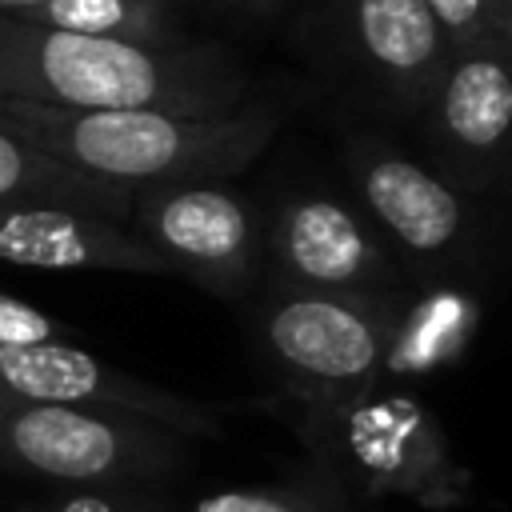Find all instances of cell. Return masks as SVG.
<instances>
[{
  "instance_id": "cell-12",
  "label": "cell",
  "mask_w": 512,
  "mask_h": 512,
  "mask_svg": "<svg viewBox=\"0 0 512 512\" xmlns=\"http://www.w3.org/2000/svg\"><path fill=\"white\" fill-rule=\"evenodd\" d=\"M360 56L404 104L424 108L452 40L428 0H352Z\"/></svg>"
},
{
  "instance_id": "cell-8",
  "label": "cell",
  "mask_w": 512,
  "mask_h": 512,
  "mask_svg": "<svg viewBox=\"0 0 512 512\" xmlns=\"http://www.w3.org/2000/svg\"><path fill=\"white\" fill-rule=\"evenodd\" d=\"M0 388L28 396V400H52L92 412H120L152 420L180 436H220V416L180 392L156 388L140 376H128L92 352H84L76 340L60 344H36V348H0Z\"/></svg>"
},
{
  "instance_id": "cell-16",
  "label": "cell",
  "mask_w": 512,
  "mask_h": 512,
  "mask_svg": "<svg viewBox=\"0 0 512 512\" xmlns=\"http://www.w3.org/2000/svg\"><path fill=\"white\" fill-rule=\"evenodd\" d=\"M348 508H352V488L344 484L340 472L320 464L284 484L208 492V496L192 500L184 512H348Z\"/></svg>"
},
{
  "instance_id": "cell-9",
  "label": "cell",
  "mask_w": 512,
  "mask_h": 512,
  "mask_svg": "<svg viewBox=\"0 0 512 512\" xmlns=\"http://www.w3.org/2000/svg\"><path fill=\"white\" fill-rule=\"evenodd\" d=\"M428 128L456 164L512 152V48L500 40L452 44L428 100Z\"/></svg>"
},
{
  "instance_id": "cell-4",
  "label": "cell",
  "mask_w": 512,
  "mask_h": 512,
  "mask_svg": "<svg viewBox=\"0 0 512 512\" xmlns=\"http://www.w3.org/2000/svg\"><path fill=\"white\" fill-rule=\"evenodd\" d=\"M0 468L64 488H164L192 468V444L140 416L0 388Z\"/></svg>"
},
{
  "instance_id": "cell-1",
  "label": "cell",
  "mask_w": 512,
  "mask_h": 512,
  "mask_svg": "<svg viewBox=\"0 0 512 512\" xmlns=\"http://www.w3.org/2000/svg\"><path fill=\"white\" fill-rule=\"evenodd\" d=\"M248 72L212 44L80 36L0 16V96L68 112L224 116L248 108Z\"/></svg>"
},
{
  "instance_id": "cell-7",
  "label": "cell",
  "mask_w": 512,
  "mask_h": 512,
  "mask_svg": "<svg viewBox=\"0 0 512 512\" xmlns=\"http://www.w3.org/2000/svg\"><path fill=\"white\" fill-rule=\"evenodd\" d=\"M264 252L284 288L396 292L400 284L396 256L376 224L328 192L284 196L268 220Z\"/></svg>"
},
{
  "instance_id": "cell-14",
  "label": "cell",
  "mask_w": 512,
  "mask_h": 512,
  "mask_svg": "<svg viewBox=\"0 0 512 512\" xmlns=\"http://www.w3.org/2000/svg\"><path fill=\"white\" fill-rule=\"evenodd\" d=\"M136 188L84 176L0 128V204H56L128 224Z\"/></svg>"
},
{
  "instance_id": "cell-11",
  "label": "cell",
  "mask_w": 512,
  "mask_h": 512,
  "mask_svg": "<svg viewBox=\"0 0 512 512\" xmlns=\"http://www.w3.org/2000/svg\"><path fill=\"white\" fill-rule=\"evenodd\" d=\"M352 172L364 212L408 256L444 260L460 248L468 208L436 172L392 148H360L352 156Z\"/></svg>"
},
{
  "instance_id": "cell-5",
  "label": "cell",
  "mask_w": 512,
  "mask_h": 512,
  "mask_svg": "<svg viewBox=\"0 0 512 512\" xmlns=\"http://www.w3.org/2000/svg\"><path fill=\"white\" fill-rule=\"evenodd\" d=\"M304 440L320 452V464L368 496H404L420 508H456L472 500V472L456 464L444 428L408 392L372 388Z\"/></svg>"
},
{
  "instance_id": "cell-19",
  "label": "cell",
  "mask_w": 512,
  "mask_h": 512,
  "mask_svg": "<svg viewBox=\"0 0 512 512\" xmlns=\"http://www.w3.org/2000/svg\"><path fill=\"white\" fill-rule=\"evenodd\" d=\"M236 4H244V8H248V12H256V16H272L284 0H236Z\"/></svg>"
},
{
  "instance_id": "cell-3",
  "label": "cell",
  "mask_w": 512,
  "mask_h": 512,
  "mask_svg": "<svg viewBox=\"0 0 512 512\" xmlns=\"http://www.w3.org/2000/svg\"><path fill=\"white\" fill-rule=\"evenodd\" d=\"M400 292H308L276 288L256 316V344L292 400V428L308 436L332 412L384 380Z\"/></svg>"
},
{
  "instance_id": "cell-2",
  "label": "cell",
  "mask_w": 512,
  "mask_h": 512,
  "mask_svg": "<svg viewBox=\"0 0 512 512\" xmlns=\"http://www.w3.org/2000/svg\"><path fill=\"white\" fill-rule=\"evenodd\" d=\"M284 108L248 104L224 116L176 112H68L0 96V128L36 152L124 188L228 180L276 136Z\"/></svg>"
},
{
  "instance_id": "cell-17",
  "label": "cell",
  "mask_w": 512,
  "mask_h": 512,
  "mask_svg": "<svg viewBox=\"0 0 512 512\" xmlns=\"http://www.w3.org/2000/svg\"><path fill=\"white\" fill-rule=\"evenodd\" d=\"M24 512H184L164 488H60Z\"/></svg>"
},
{
  "instance_id": "cell-18",
  "label": "cell",
  "mask_w": 512,
  "mask_h": 512,
  "mask_svg": "<svg viewBox=\"0 0 512 512\" xmlns=\"http://www.w3.org/2000/svg\"><path fill=\"white\" fill-rule=\"evenodd\" d=\"M60 340H76V332L60 324L52 312L12 292H0V348H36V344H60Z\"/></svg>"
},
{
  "instance_id": "cell-13",
  "label": "cell",
  "mask_w": 512,
  "mask_h": 512,
  "mask_svg": "<svg viewBox=\"0 0 512 512\" xmlns=\"http://www.w3.org/2000/svg\"><path fill=\"white\" fill-rule=\"evenodd\" d=\"M476 328H480V304L460 288H432V292L408 296L400 304V316L388 340L384 376L416 380L456 364L468 340L476 336Z\"/></svg>"
},
{
  "instance_id": "cell-6",
  "label": "cell",
  "mask_w": 512,
  "mask_h": 512,
  "mask_svg": "<svg viewBox=\"0 0 512 512\" xmlns=\"http://www.w3.org/2000/svg\"><path fill=\"white\" fill-rule=\"evenodd\" d=\"M128 228L172 268L212 296H244L264 256L252 204L224 180L144 184L132 196Z\"/></svg>"
},
{
  "instance_id": "cell-15",
  "label": "cell",
  "mask_w": 512,
  "mask_h": 512,
  "mask_svg": "<svg viewBox=\"0 0 512 512\" xmlns=\"http://www.w3.org/2000/svg\"><path fill=\"white\" fill-rule=\"evenodd\" d=\"M20 24L80 32V36L172 40L168 0H48Z\"/></svg>"
},
{
  "instance_id": "cell-10",
  "label": "cell",
  "mask_w": 512,
  "mask_h": 512,
  "mask_svg": "<svg viewBox=\"0 0 512 512\" xmlns=\"http://www.w3.org/2000/svg\"><path fill=\"white\" fill-rule=\"evenodd\" d=\"M0 264L36 272L172 276L128 224L56 204H0Z\"/></svg>"
}]
</instances>
